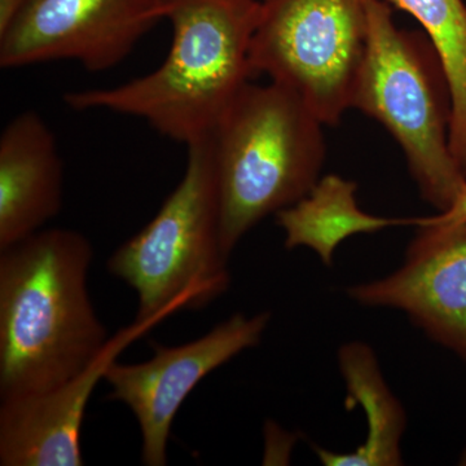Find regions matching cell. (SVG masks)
I'll return each instance as SVG.
<instances>
[{
  "label": "cell",
  "mask_w": 466,
  "mask_h": 466,
  "mask_svg": "<svg viewBox=\"0 0 466 466\" xmlns=\"http://www.w3.org/2000/svg\"><path fill=\"white\" fill-rule=\"evenodd\" d=\"M368 43L351 108L397 140L422 200L446 211L466 189L450 147L452 101L443 67L424 32L395 25L390 5L368 0Z\"/></svg>",
  "instance_id": "4"
},
{
  "label": "cell",
  "mask_w": 466,
  "mask_h": 466,
  "mask_svg": "<svg viewBox=\"0 0 466 466\" xmlns=\"http://www.w3.org/2000/svg\"><path fill=\"white\" fill-rule=\"evenodd\" d=\"M56 137L39 113L15 116L0 137V250L41 231L63 207Z\"/></svg>",
  "instance_id": "11"
},
{
  "label": "cell",
  "mask_w": 466,
  "mask_h": 466,
  "mask_svg": "<svg viewBox=\"0 0 466 466\" xmlns=\"http://www.w3.org/2000/svg\"><path fill=\"white\" fill-rule=\"evenodd\" d=\"M358 184L339 175L320 177L308 196L276 214L285 233V248H309L324 266H332L337 248L355 235L375 233L389 227L413 225L415 219L372 216L359 208Z\"/></svg>",
  "instance_id": "13"
},
{
  "label": "cell",
  "mask_w": 466,
  "mask_h": 466,
  "mask_svg": "<svg viewBox=\"0 0 466 466\" xmlns=\"http://www.w3.org/2000/svg\"><path fill=\"white\" fill-rule=\"evenodd\" d=\"M415 226H466V189L452 207L433 217L415 219Z\"/></svg>",
  "instance_id": "15"
},
{
  "label": "cell",
  "mask_w": 466,
  "mask_h": 466,
  "mask_svg": "<svg viewBox=\"0 0 466 466\" xmlns=\"http://www.w3.org/2000/svg\"><path fill=\"white\" fill-rule=\"evenodd\" d=\"M94 249L75 229H41L0 250V400L75 379L110 341L88 291Z\"/></svg>",
  "instance_id": "1"
},
{
  "label": "cell",
  "mask_w": 466,
  "mask_h": 466,
  "mask_svg": "<svg viewBox=\"0 0 466 466\" xmlns=\"http://www.w3.org/2000/svg\"><path fill=\"white\" fill-rule=\"evenodd\" d=\"M339 367L348 391V404L363 408L367 437L358 449L349 452L315 447L321 464L403 465L401 440L407 426L406 410L389 388L375 351L361 341L345 343L339 350Z\"/></svg>",
  "instance_id": "12"
},
{
  "label": "cell",
  "mask_w": 466,
  "mask_h": 466,
  "mask_svg": "<svg viewBox=\"0 0 466 466\" xmlns=\"http://www.w3.org/2000/svg\"><path fill=\"white\" fill-rule=\"evenodd\" d=\"M461 464L466 465V450H465V452H464V456H462V459H461Z\"/></svg>",
  "instance_id": "17"
},
{
  "label": "cell",
  "mask_w": 466,
  "mask_h": 466,
  "mask_svg": "<svg viewBox=\"0 0 466 466\" xmlns=\"http://www.w3.org/2000/svg\"><path fill=\"white\" fill-rule=\"evenodd\" d=\"M271 320L269 312L232 315L200 339L179 346L152 342L153 357L137 364L115 360L104 381L109 400L130 408L142 435V461L167 464V444L175 416L193 389L218 368L262 341Z\"/></svg>",
  "instance_id": "7"
},
{
  "label": "cell",
  "mask_w": 466,
  "mask_h": 466,
  "mask_svg": "<svg viewBox=\"0 0 466 466\" xmlns=\"http://www.w3.org/2000/svg\"><path fill=\"white\" fill-rule=\"evenodd\" d=\"M323 124L283 86L249 82L208 135L227 257L265 218L314 188L325 161Z\"/></svg>",
  "instance_id": "3"
},
{
  "label": "cell",
  "mask_w": 466,
  "mask_h": 466,
  "mask_svg": "<svg viewBox=\"0 0 466 466\" xmlns=\"http://www.w3.org/2000/svg\"><path fill=\"white\" fill-rule=\"evenodd\" d=\"M26 2L27 0H0V33L11 25Z\"/></svg>",
  "instance_id": "16"
},
{
  "label": "cell",
  "mask_w": 466,
  "mask_h": 466,
  "mask_svg": "<svg viewBox=\"0 0 466 466\" xmlns=\"http://www.w3.org/2000/svg\"><path fill=\"white\" fill-rule=\"evenodd\" d=\"M173 41L149 75L109 88L69 92L76 110L101 109L143 119L174 142L208 137L254 76L251 43L260 0H159Z\"/></svg>",
  "instance_id": "2"
},
{
  "label": "cell",
  "mask_w": 466,
  "mask_h": 466,
  "mask_svg": "<svg viewBox=\"0 0 466 466\" xmlns=\"http://www.w3.org/2000/svg\"><path fill=\"white\" fill-rule=\"evenodd\" d=\"M368 0H260L254 76L296 94L323 125L351 108L368 43Z\"/></svg>",
  "instance_id": "6"
},
{
  "label": "cell",
  "mask_w": 466,
  "mask_h": 466,
  "mask_svg": "<svg viewBox=\"0 0 466 466\" xmlns=\"http://www.w3.org/2000/svg\"><path fill=\"white\" fill-rule=\"evenodd\" d=\"M346 296L391 309L433 341L466 359V226H421L403 265L377 280L350 285Z\"/></svg>",
  "instance_id": "9"
},
{
  "label": "cell",
  "mask_w": 466,
  "mask_h": 466,
  "mask_svg": "<svg viewBox=\"0 0 466 466\" xmlns=\"http://www.w3.org/2000/svg\"><path fill=\"white\" fill-rule=\"evenodd\" d=\"M422 27L443 67L452 101L450 147L466 175V5L464 0H386Z\"/></svg>",
  "instance_id": "14"
},
{
  "label": "cell",
  "mask_w": 466,
  "mask_h": 466,
  "mask_svg": "<svg viewBox=\"0 0 466 466\" xmlns=\"http://www.w3.org/2000/svg\"><path fill=\"white\" fill-rule=\"evenodd\" d=\"M157 321H137L110 341L103 354L75 379L32 397L0 400V465L81 466L86 408L106 368Z\"/></svg>",
  "instance_id": "10"
},
{
  "label": "cell",
  "mask_w": 466,
  "mask_h": 466,
  "mask_svg": "<svg viewBox=\"0 0 466 466\" xmlns=\"http://www.w3.org/2000/svg\"><path fill=\"white\" fill-rule=\"evenodd\" d=\"M187 150L186 173L177 188L106 263L110 275L137 293V321L161 323L174 312L205 308L231 284L208 137Z\"/></svg>",
  "instance_id": "5"
},
{
  "label": "cell",
  "mask_w": 466,
  "mask_h": 466,
  "mask_svg": "<svg viewBox=\"0 0 466 466\" xmlns=\"http://www.w3.org/2000/svg\"><path fill=\"white\" fill-rule=\"evenodd\" d=\"M164 20L159 0H27L0 33V66L72 60L112 69Z\"/></svg>",
  "instance_id": "8"
}]
</instances>
